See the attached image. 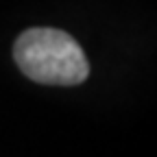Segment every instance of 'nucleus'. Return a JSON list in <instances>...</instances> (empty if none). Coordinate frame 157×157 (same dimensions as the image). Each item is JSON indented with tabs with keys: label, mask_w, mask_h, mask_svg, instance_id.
<instances>
[{
	"label": "nucleus",
	"mask_w": 157,
	"mask_h": 157,
	"mask_svg": "<svg viewBox=\"0 0 157 157\" xmlns=\"http://www.w3.org/2000/svg\"><path fill=\"white\" fill-rule=\"evenodd\" d=\"M13 59L26 78L44 85H78L90 74L76 39L59 29H29L15 39Z\"/></svg>",
	"instance_id": "1"
}]
</instances>
